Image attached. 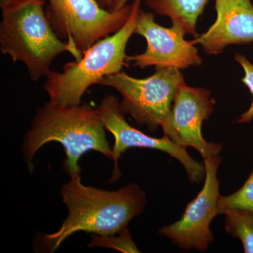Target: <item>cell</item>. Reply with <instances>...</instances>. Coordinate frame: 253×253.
<instances>
[{"mask_svg": "<svg viewBox=\"0 0 253 253\" xmlns=\"http://www.w3.org/2000/svg\"><path fill=\"white\" fill-rule=\"evenodd\" d=\"M225 214V229L228 234L239 239L244 252L253 253V212L241 209H229Z\"/></svg>", "mask_w": 253, "mask_h": 253, "instance_id": "13", "label": "cell"}, {"mask_svg": "<svg viewBox=\"0 0 253 253\" xmlns=\"http://www.w3.org/2000/svg\"><path fill=\"white\" fill-rule=\"evenodd\" d=\"M16 1H18V0H0V6L1 8L4 7Z\"/></svg>", "mask_w": 253, "mask_h": 253, "instance_id": "19", "label": "cell"}, {"mask_svg": "<svg viewBox=\"0 0 253 253\" xmlns=\"http://www.w3.org/2000/svg\"><path fill=\"white\" fill-rule=\"evenodd\" d=\"M113 235H96L91 234V248H109L123 253H139V249L133 241L130 232L127 228Z\"/></svg>", "mask_w": 253, "mask_h": 253, "instance_id": "15", "label": "cell"}, {"mask_svg": "<svg viewBox=\"0 0 253 253\" xmlns=\"http://www.w3.org/2000/svg\"><path fill=\"white\" fill-rule=\"evenodd\" d=\"M61 194L68 214L59 230L40 237L38 247L44 252L54 253L65 240L78 231L101 236L117 234L127 228L146 204L144 191L135 184L117 191H106L84 185L80 173L71 175Z\"/></svg>", "mask_w": 253, "mask_h": 253, "instance_id": "1", "label": "cell"}, {"mask_svg": "<svg viewBox=\"0 0 253 253\" xmlns=\"http://www.w3.org/2000/svg\"><path fill=\"white\" fill-rule=\"evenodd\" d=\"M234 59L241 65V67L244 69L245 76L244 78L241 80V81L244 83L245 85L249 88L251 94L253 95V65L250 62L247 58L244 56V55L236 54L234 56ZM253 119V99L249 110L243 113V114H241V116H240L239 120L237 121V123H247L251 122Z\"/></svg>", "mask_w": 253, "mask_h": 253, "instance_id": "16", "label": "cell"}, {"mask_svg": "<svg viewBox=\"0 0 253 253\" xmlns=\"http://www.w3.org/2000/svg\"><path fill=\"white\" fill-rule=\"evenodd\" d=\"M156 69L152 76L144 79L131 77L121 71L106 76L99 83L116 89L122 96L120 103L123 112L151 131L156 130L169 114L178 87L185 82L180 70Z\"/></svg>", "mask_w": 253, "mask_h": 253, "instance_id": "5", "label": "cell"}, {"mask_svg": "<svg viewBox=\"0 0 253 253\" xmlns=\"http://www.w3.org/2000/svg\"><path fill=\"white\" fill-rule=\"evenodd\" d=\"M208 0H146L150 9L156 14L168 16L172 23H177L186 34L198 36L196 24L204 12Z\"/></svg>", "mask_w": 253, "mask_h": 253, "instance_id": "12", "label": "cell"}, {"mask_svg": "<svg viewBox=\"0 0 253 253\" xmlns=\"http://www.w3.org/2000/svg\"><path fill=\"white\" fill-rule=\"evenodd\" d=\"M172 24L170 28L163 27L155 21L153 13L139 9L134 34L144 37L147 47L142 54L127 56L126 62L141 69L155 66L185 70L201 66L203 60L199 50L191 41L184 39L185 30L179 23Z\"/></svg>", "mask_w": 253, "mask_h": 253, "instance_id": "10", "label": "cell"}, {"mask_svg": "<svg viewBox=\"0 0 253 253\" xmlns=\"http://www.w3.org/2000/svg\"><path fill=\"white\" fill-rule=\"evenodd\" d=\"M47 1L46 17L54 33L83 55L96 42L119 31L131 11V5L127 4L109 11L97 0Z\"/></svg>", "mask_w": 253, "mask_h": 253, "instance_id": "6", "label": "cell"}, {"mask_svg": "<svg viewBox=\"0 0 253 253\" xmlns=\"http://www.w3.org/2000/svg\"><path fill=\"white\" fill-rule=\"evenodd\" d=\"M141 0H134L130 16L119 31L96 42L84 51L81 61L65 64L61 72L51 71L46 76L44 90L50 104L60 106L82 104V98L93 84L103 78L122 71L128 66L126 44L136 27V18Z\"/></svg>", "mask_w": 253, "mask_h": 253, "instance_id": "4", "label": "cell"}, {"mask_svg": "<svg viewBox=\"0 0 253 253\" xmlns=\"http://www.w3.org/2000/svg\"><path fill=\"white\" fill-rule=\"evenodd\" d=\"M216 21L191 41L205 53L217 55L231 44L253 42V6L251 0H215Z\"/></svg>", "mask_w": 253, "mask_h": 253, "instance_id": "11", "label": "cell"}, {"mask_svg": "<svg viewBox=\"0 0 253 253\" xmlns=\"http://www.w3.org/2000/svg\"><path fill=\"white\" fill-rule=\"evenodd\" d=\"M214 105L211 91L181 83L170 111L161 126L164 135L181 147L194 148L204 159L219 156L222 144L208 142L202 134L203 123L211 116Z\"/></svg>", "mask_w": 253, "mask_h": 253, "instance_id": "7", "label": "cell"}, {"mask_svg": "<svg viewBox=\"0 0 253 253\" xmlns=\"http://www.w3.org/2000/svg\"><path fill=\"white\" fill-rule=\"evenodd\" d=\"M229 209H241L253 212V169L241 189L234 194L219 197L218 215Z\"/></svg>", "mask_w": 253, "mask_h": 253, "instance_id": "14", "label": "cell"}, {"mask_svg": "<svg viewBox=\"0 0 253 253\" xmlns=\"http://www.w3.org/2000/svg\"><path fill=\"white\" fill-rule=\"evenodd\" d=\"M98 3H99L100 6L104 9H109L110 4H111L112 0H97Z\"/></svg>", "mask_w": 253, "mask_h": 253, "instance_id": "18", "label": "cell"}, {"mask_svg": "<svg viewBox=\"0 0 253 253\" xmlns=\"http://www.w3.org/2000/svg\"><path fill=\"white\" fill-rule=\"evenodd\" d=\"M45 0H18L1 8L0 49L14 62L26 65L32 81L46 76L56 56L70 53L75 61L83 55L56 36L46 17Z\"/></svg>", "mask_w": 253, "mask_h": 253, "instance_id": "3", "label": "cell"}, {"mask_svg": "<svg viewBox=\"0 0 253 253\" xmlns=\"http://www.w3.org/2000/svg\"><path fill=\"white\" fill-rule=\"evenodd\" d=\"M99 109L89 104L60 106L46 103L37 111L23 144V154L33 172V159L44 144L57 141L66 151L65 168L69 175L81 173L78 161L89 151H96L109 158L112 149Z\"/></svg>", "mask_w": 253, "mask_h": 253, "instance_id": "2", "label": "cell"}, {"mask_svg": "<svg viewBox=\"0 0 253 253\" xmlns=\"http://www.w3.org/2000/svg\"><path fill=\"white\" fill-rule=\"evenodd\" d=\"M127 1L128 0H112L108 10H109V11H116V10L122 9L126 5Z\"/></svg>", "mask_w": 253, "mask_h": 253, "instance_id": "17", "label": "cell"}, {"mask_svg": "<svg viewBox=\"0 0 253 253\" xmlns=\"http://www.w3.org/2000/svg\"><path fill=\"white\" fill-rule=\"evenodd\" d=\"M204 161L206 176L202 190L188 204L179 220L158 230L161 235L169 238L184 251H206L213 241L210 226L218 215L220 194L217 174L221 158L217 156Z\"/></svg>", "mask_w": 253, "mask_h": 253, "instance_id": "9", "label": "cell"}, {"mask_svg": "<svg viewBox=\"0 0 253 253\" xmlns=\"http://www.w3.org/2000/svg\"><path fill=\"white\" fill-rule=\"evenodd\" d=\"M99 109L105 129L114 136L115 143L112 149L114 169L111 182L117 181L121 176L118 161L121 155L130 148H143L159 150L167 153L175 158L185 168L188 177L193 184H199L206 176V169L203 163L195 161L185 148L177 146L168 136L155 138L133 127L125 118V113L121 107V103L113 95L104 96Z\"/></svg>", "mask_w": 253, "mask_h": 253, "instance_id": "8", "label": "cell"}]
</instances>
